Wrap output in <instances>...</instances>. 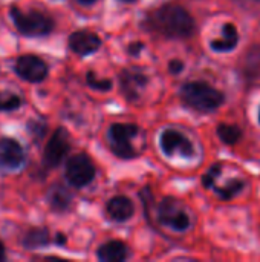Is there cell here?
<instances>
[{"instance_id": "cell-1", "label": "cell", "mask_w": 260, "mask_h": 262, "mask_svg": "<svg viewBox=\"0 0 260 262\" xmlns=\"http://www.w3.org/2000/svg\"><path fill=\"white\" fill-rule=\"evenodd\" d=\"M152 26L170 38H185L195 31L192 15L178 5H164L152 15Z\"/></svg>"}, {"instance_id": "cell-2", "label": "cell", "mask_w": 260, "mask_h": 262, "mask_svg": "<svg viewBox=\"0 0 260 262\" xmlns=\"http://www.w3.org/2000/svg\"><path fill=\"white\" fill-rule=\"evenodd\" d=\"M181 97L187 106L201 112L216 111L225 100L221 91L202 81H192L184 84L181 89Z\"/></svg>"}, {"instance_id": "cell-3", "label": "cell", "mask_w": 260, "mask_h": 262, "mask_svg": "<svg viewBox=\"0 0 260 262\" xmlns=\"http://www.w3.org/2000/svg\"><path fill=\"white\" fill-rule=\"evenodd\" d=\"M11 15L12 20L17 26V29L29 37H37V35H46L52 31V20L38 12V11H21L17 6L11 8Z\"/></svg>"}, {"instance_id": "cell-4", "label": "cell", "mask_w": 260, "mask_h": 262, "mask_svg": "<svg viewBox=\"0 0 260 262\" xmlns=\"http://www.w3.org/2000/svg\"><path fill=\"white\" fill-rule=\"evenodd\" d=\"M138 134V127L135 124H112L110 126V147L115 155L121 158L135 157V149L132 146V138Z\"/></svg>"}, {"instance_id": "cell-5", "label": "cell", "mask_w": 260, "mask_h": 262, "mask_svg": "<svg viewBox=\"0 0 260 262\" xmlns=\"http://www.w3.org/2000/svg\"><path fill=\"white\" fill-rule=\"evenodd\" d=\"M95 177V167L89 157L78 154L72 157L66 164V178L74 187L87 186Z\"/></svg>"}, {"instance_id": "cell-6", "label": "cell", "mask_w": 260, "mask_h": 262, "mask_svg": "<svg viewBox=\"0 0 260 262\" xmlns=\"http://www.w3.org/2000/svg\"><path fill=\"white\" fill-rule=\"evenodd\" d=\"M159 221L178 232H184L190 227V218L182 210L181 204L173 198H166L159 206Z\"/></svg>"}, {"instance_id": "cell-7", "label": "cell", "mask_w": 260, "mask_h": 262, "mask_svg": "<svg viewBox=\"0 0 260 262\" xmlns=\"http://www.w3.org/2000/svg\"><path fill=\"white\" fill-rule=\"evenodd\" d=\"M67 152H69V135L63 127H60L52 134L51 140L46 144V149H44L46 166L57 167L63 161Z\"/></svg>"}, {"instance_id": "cell-8", "label": "cell", "mask_w": 260, "mask_h": 262, "mask_svg": "<svg viewBox=\"0 0 260 262\" xmlns=\"http://www.w3.org/2000/svg\"><path fill=\"white\" fill-rule=\"evenodd\" d=\"M15 72L28 81L37 83L46 78L48 75V66L46 63L35 57V55H23L15 63Z\"/></svg>"}, {"instance_id": "cell-9", "label": "cell", "mask_w": 260, "mask_h": 262, "mask_svg": "<svg viewBox=\"0 0 260 262\" xmlns=\"http://www.w3.org/2000/svg\"><path fill=\"white\" fill-rule=\"evenodd\" d=\"M161 147L164 150L166 155L169 157H173L176 154L182 155V157H193L195 155V149H193V144L182 135L179 134L178 130H173V129H167L162 137H161Z\"/></svg>"}, {"instance_id": "cell-10", "label": "cell", "mask_w": 260, "mask_h": 262, "mask_svg": "<svg viewBox=\"0 0 260 262\" xmlns=\"http://www.w3.org/2000/svg\"><path fill=\"white\" fill-rule=\"evenodd\" d=\"M25 154L21 146L11 138L0 140V166L6 169H17L23 164Z\"/></svg>"}, {"instance_id": "cell-11", "label": "cell", "mask_w": 260, "mask_h": 262, "mask_svg": "<svg viewBox=\"0 0 260 262\" xmlns=\"http://www.w3.org/2000/svg\"><path fill=\"white\" fill-rule=\"evenodd\" d=\"M100 37L89 31H77L69 37V48L81 57L95 52L100 48Z\"/></svg>"}, {"instance_id": "cell-12", "label": "cell", "mask_w": 260, "mask_h": 262, "mask_svg": "<svg viewBox=\"0 0 260 262\" xmlns=\"http://www.w3.org/2000/svg\"><path fill=\"white\" fill-rule=\"evenodd\" d=\"M133 204L126 196H115L107 203V213L110 220L123 223L133 216Z\"/></svg>"}, {"instance_id": "cell-13", "label": "cell", "mask_w": 260, "mask_h": 262, "mask_svg": "<svg viewBox=\"0 0 260 262\" xmlns=\"http://www.w3.org/2000/svg\"><path fill=\"white\" fill-rule=\"evenodd\" d=\"M239 34L233 23H225L222 26V38L211 40V48L218 52H228L238 46Z\"/></svg>"}, {"instance_id": "cell-14", "label": "cell", "mask_w": 260, "mask_h": 262, "mask_svg": "<svg viewBox=\"0 0 260 262\" xmlns=\"http://www.w3.org/2000/svg\"><path fill=\"white\" fill-rule=\"evenodd\" d=\"M147 83V78L139 74V72H133V71H126L121 75V89L123 94H126V97L129 100H135L138 97L139 89Z\"/></svg>"}, {"instance_id": "cell-15", "label": "cell", "mask_w": 260, "mask_h": 262, "mask_svg": "<svg viewBox=\"0 0 260 262\" xmlns=\"http://www.w3.org/2000/svg\"><path fill=\"white\" fill-rule=\"evenodd\" d=\"M98 258L103 262H121L127 258V247L121 241H110L98 249Z\"/></svg>"}, {"instance_id": "cell-16", "label": "cell", "mask_w": 260, "mask_h": 262, "mask_svg": "<svg viewBox=\"0 0 260 262\" xmlns=\"http://www.w3.org/2000/svg\"><path fill=\"white\" fill-rule=\"evenodd\" d=\"M218 137L221 138V141L224 144L233 146V144H236V143L241 141L242 130L236 124H225V123H222V124L218 126Z\"/></svg>"}, {"instance_id": "cell-17", "label": "cell", "mask_w": 260, "mask_h": 262, "mask_svg": "<svg viewBox=\"0 0 260 262\" xmlns=\"http://www.w3.org/2000/svg\"><path fill=\"white\" fill-rule=\"evenodd\" d=\"M69 201H70V196H69V193H67V190L64 187L55 186L49 192V204L55 210H64L67 207Z\"/></svg>"}, {"instance_id": "cell-18", "label": "cell", "mask_w": 260, "mask_h": 262, "mask_svg": "<svg viewBox=\"0 0 260 262\" xmlns=\"http://www.w3.org/2000/svg\"><path fill=\"white\" fill-rule=\"evenodd\" d=\"M242 187H244V183L241 180H231L224 187H216V192L224 201H228L233 196H236L242 190Z\"/></svg>"}, {"instance_id": "cell-19", "label": "cell", "mask_w": 260, "mask_h": 262, "mask_svg": "<svg viewBox=\"0 0 260 262\" xmlns=\"http://www.w3.org/2000/svg\"><path fill=\"white\" fill-rule=\"evenodd\" d=\"M49 243V235L44 229H35L31 230L26 236H25V246L28 247H40Z\"/></svg>"}, {"instance_id": "cell-20", "label": "cell", "mask_w": 260, "mask_h": 262, "mask_svg": "<svg viewBox=\"0 0 260 262\" xmlns=\"http://www.w3.org/2000/svg\"><path fill=\"white\" fill-rule=\"evenodd\" d=\"M21 100L12 94H0V111H14L20 106Z\"/></svg>"}, {"instance_id": "cell-21", "label": "cell", "mask_w": 260, "mask_h": 262, "mask_svg": "<svg viewBox=\"0 0 260 262\" xmlns=\"http://www.w3.org/2000/svg\"><path fill=\"white\" fill-rule=\"evenodd\" d=\"M221 170H222V166L221 164H215L205 175H204V178H202V184H204V187H207V189H210V187H213L215 186V181H216V178L221 175Z\"/></svg>"}, {"instance_id": "cell-22", "label": "cell", "mask_w": 260, "mask_h": 262, "mask_svg": "<svg viewBox=\"0 0 260 262\" xmlns=\"http://www.w3.org/2000/svg\"><path fill=\"white\" fill-rule=\"evenodd\" d=\"M87 84L93 89H98V91H109L112 88V81L110 80H97L93 72H89L87 74Z\"/></svg>"}, {"instance_id": "cell-23", "label": "cell", "mask_w": 260, "mask_h": 262, "mask_svg": "<svg viewBox=\"0 0 260 262\" xmlns=\"http://www.w3.org/2000/svg\"><path fill=\"white\" fill-rule=\"evenodd\" d=\"M182 68H184L182 61H179V60H173V61H170V71H172L173 74L181 72V71H182Z\"/></svg>"}, {"instance_id": "cell-24", "label": "cell", "mask_w": 260, "mask_h": 262, "mask_svg": "<svg viewBox=\"0 0 260 262\" xmlns=\"http://www.w3.org/2000/svg\"><path fill=\"white\" fill-rule=\"evenodd\" d=\"M141 49H143V45H141V43H133V45L129 48V51H130L132 55H138Z\"/></svg>"}, {"instance_id": "cell-25", "label": "cell", "mask_w": 260, "mask_h": 262, "mask_svg": "<svg viewBox=\"0 0 260 262\" xmlns=\"http://www.w3.org/2000/svg\"><path fill=\"white\" fill-rule=\"evenodd\" d=\"M5 259V247H3V244L0 243V261H3Z\"/></svg>"}, {"instance_id": "cell-26", "label": "cell", "mask_w": 260, "mask_h": 262, "mask_svg": "<svg viewBox=\"0 0 260 262\" xmlns=\"http://www.w3.org/2000/svg\"><path fill=\"white\" fill-rule=\"evenodd\" d=\"M77 2H80V3H83V5H92L95 0H77Z\"/></svg>"}, {"instance_id": "cell-27", "label": "cell", "mask_w": 260, "mask_h": 262, "mask_svg": "<svg viewBox=\"0 0 260 262\" xmlns=\"http://www.w3.org/2000/svg\"><path fill=\"white\" fill-rule=\"evenodd\" d=\"M123 2H133V0H123Z\"/></svg>"}, {"instance_id": "cell-28", "label": "cell", "mask_w": 260, "mask_h": 262, "mask_svg": "<svg viewBox=\"0 0 260 262\" xmlns=\"http://www.w3.org/2000/svg\"><path fill=\"white\" fill-rule=\"evenodd\" d=\"M259 123H260V109H259Z\"/></svg>"}, {"instance_id": "cell-29", "label": "cell", "mask_w": 260, "mask_h": 262, "mask_svg": "<svg viewBox=\"0 0 260 262\" xmlns=\"http://www.w3.org/2000/svg\"><path fill=\"white\" fill-rule=\"evenodd\" d=\"M256 2H260V0H256Z\"/></svg>"}]
</instances>
